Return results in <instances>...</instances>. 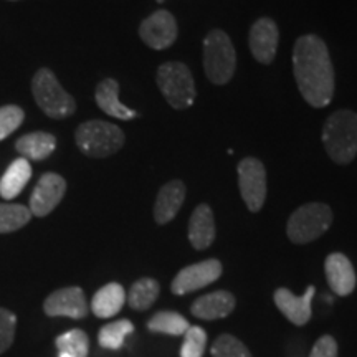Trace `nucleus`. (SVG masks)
I'll return each instance as SVG.
<instances>
[{
	"label": "nucleus",
	"instance_id": "obj_12",
	"mask_svg": "<svg viewBox=\"0 0 357 357\" xmlns=\"http://www.w3.org/2000/svg\"><path fill=\"white\" fill-rule=\"evenodd\" d=\"M66 192V181L55 172H47L40 177L30 197V212L35 217H45L55 211Z\"/></svg>",
	"mask_w": 357,
	"mask_h": 357
},
{
	"label": "nucleus",
	"instance_id": "obj_33",
	"mask_svg": "<svg viewBox=\"0 0 357 357\" xmlns=\"http://www.w3.org/2000/svg\"><path fill=\"white\" fill-rule=\"evenodd\" d=\"M158 2H164V0H158Z\"/></svg>",
	"mask_w": 357,
	"mask_h": 357
},
{
	"label": "nucleus",
	"instance_id": "obj_18",
	"mask_svg": "<svg viewBox=\"0 0 357 357\" xmlns=\"http://www.w3.org/2000/svg\"><path fill=\"white\" fill-rule=\"evenodd\" d=\"M215 240V218L207 204L199 205L189 220V242L195 250L208 248Z\"/></svg>",
	"mask_w": 357,
	"mask_h": 357
},
{
	"label": "nucleus",
	"instance_id": "obj_7",
	"mask_svg": "<svg viewBox=\"0 0 357 357\" xmlns=\"http://www.w3.org/2000/svg\"><path fill=\"white\" fill-rule=\"evenodd\" d=\"M158 86L174 109H185L194 105V77H192L189 66L181 61H167L159 66Z\"/></svg>",
	"mask_w": 357,
	"mask_h": 357
},
{
	"label": "nucleus",
	"instance_id": "obj_30",
	"mask_svg": "<svg viewBox=\"0 0 357 357\" xmlns=\"http://www.w3.org/2000/svg\"><path fill=\"white\" fill-rule=\"evenodd\" d=\"M24 109L19 108V106H2V108H0V141H3L6 137L10 136V134L24 123Z\"/></svg>",
	"mask_w": 357,
	"mask_h": 357
},
{
	"label": "nucleus",
	"instance_id": "obj_2",
	"mask_svg": "<svg viewBox=\"0 0 357 357\" xmlns=\"http://www.w3.org/2000/svg\"><path fill=\"white\" fill-rule=\"evenodd\" d=\"M326 153L336 164H349L357 155V113L339 109L326 119L323 128Z\"/></svg>",
	"mask_w": 357,
	"mask_h": 357
},
{
	"label": "nucleus",
	"instance_id": "obj_20",
	"mask_svg": "<svg viewBox=\"0 0 357 357\" xmlns=\"http://www.w3.org/2000/svg\"><path fill=\"white\" fill-rule=\"evenodd\" d=\"M126 303V291L119 283H108L98 289L91 300V311L98 318H113L123 310Z\"/></svg>",
	"mask_w": 357,
	"mask_h": 357
},
{
	"label": "nucleus",
	"instance_id": "obj_6",
	"mask_svg": "<svg viewBox=\"0 0 357 357\" xmlns=\"http://www.w3.org/2000/svg\"><path fill=\"white\" fill-rule=\"evenodd\" d=\"M235 66L236 55L229 35L223 30L208 32L204 42V68L207 78L213 84L229 83L235 73Z\"/></svg>",
	"mask_w": 357,
	"mask_h": 357
},
{
	"label": "nucleus",
	"instance_id": "obj_31",
	"mask_svg": "<svg viewBox=\"0 0 357 357\" xmlns=\"http://www.w3.org/2000/svg\"><path fill=\"white\" fill-rule=\"evenodd\" d=\"M15 326L17 316L6 307H0V354L12 346L15 339Z\"/></svg>",
	"mask_w": 357,
	"mask_h": 357
},
{
	"label": "nucleus",
	"instance_id": "obj_10",
	"mask_svg": "<svg viewBox=\"0 0 357 357\" xmlns=\"http://www.w3.org/2000/svg\"><path fill=\"white\" fill-rule=\"evenodd\" d=\"M47 316H66L71 319H83L88 316L89 306L83 289L79 287H68L53 291L43 303Z\"/></svg>",
	"mask_w": 357,
	"mask_h": 357
},
{
	"label": "nucleus",
	"instance_id": "obj_23",
	"mask_svg": "<svg viewBox=\"0 0 357 357\" xmlns=\"http://www.w3.org/2000/svg\"><path fill=\"white\" fill-rule=\"evenodd\" d=\"M160 284L154 278H141L129 289L126 300L128 305L136 311H146L154 305L159 298Z\"/></svg>",
	"mask_w": 357,
	"mask_h": 357
},
{
	"label": "nucleus",
	"instance_id": "obj_24",
	"mask_svg": "<svg viewBox=\"0 0 357 357\" xmlns=\"http://www.w3.org/2000/svg\"><path fill=\"white\" fill-rule=\"evenodd\" d=\"M189 328V321L176 311H159L147 321V329L151 333L167 334V336H184Z\"/></svg>",
	"mask_w": 357,
	"mask_h": 357
},
{
	"label": "nucleus",
	"instance_id": "obj_11",
	"mask_svg": "<svg viewBox=\"0 0 357 357\" xmlns=\"http://www.w3.org/2000/svg\"><path fill=\"white\" fill-rule=\"evenodd\" d=\"M139 37L154 50H166L177 40V22L167 10H158L139 26Z\"/></svg>",
	"mask_w": 357,
	"mask_h": 357
},
{
	"label": "nucleus",
	"instance_id": "obj_4",
	"mask_svg": "<svg viewBox=\"0 0 357 357\" xmlns=\"http://www.w3.org/2000/svg\"><path fill=\"white\" fill-rule=\"evenodd\" d=\"M32 93L38 108L53 119H65L75 113L77 102L65 91L52 70L40 68L32 82Z\"/></svg>",
	"mask_w": 357,
	"mask_h": 357
},
{
	"label": "nucleus",
	"instance_id": "obj_22",
	"mask_svg": "<svg viewBox=\"0 0 357 357\" xmlns=\"http://www.w3.org/2000/svg\"><path fill=\"white\" fill-rule=\"evenodd\" d=\"M15 149L26 160H43L56 149V139L48 132H30L17 141Z\"/></svg>",
	"mask_w": 357,
	"mask_h": 357
},
{
	"label": "nucleus",
	"instance_id": "obj_3",
	"mask_svg": "<svg viewBox=\"0 0 357 357\" xmlns=\"http://www.w3.org/2000/svg\"><path fill=\"white\" fill-rule=\"evenodd\" d=\"M75 141L78 149L89 158H109L124 146V132L116 124L93 119L79 124Z\"/></svg>",
	"mask_w": 357,
	"mask_h": 357
},
{
	"label": "nucleus",
	"instance_id": "obj_26",
	"mask_svg": "<svg viewBox=\"0 0 357 357\" xmlns=\"http://www.w3.org/2000/svg\"><path fill=\"white\" fill-rule=\"evenodd\" d=\"M58 354H66L70 357H88L89 337L83 329H71L68 333L60 334L55 339Z\"/></svg>",
	"mask_w": 357,
	"mask_h": 357
},
{
	"label": "nucleus",
	"instance_id": "obj_5",
	"mask_svg": "<svg viewBox=\"0 0 357 357\" xmlns=\"http://www.w3.org/2000/svg\"><path fill=\"white\" fill-rule=\"evenodd\" d=\"M333 211L329 205L311 202L301 205L289 217L287 225L288 238L296 245L314 242L328 231L333 223Z\"/></svg>",
	"mask_w": 357,
	"mask_h": 357
},
{
	"label": "nucleus",
	"instance_id": "obj_29",
	"mask_svg": "<svg viewBox=\"0 0 357 357\" xmlns=\"http://www.w3.org/2000/svg\"><path fill=\"white\" fill-rule=\"evenodd\" d=\"M205 347H207V333L199 326H190L184 334L181 357H204Z\"/></svg>",
	"mask_w": 357,
	"mask_h": 357
},
{
	"label": "nucleus",
	"instance_id": "obj_9",
	"mask_svg": "<svg viewBox=\"0 0 357 357\" xmlns=\"http://www.w3.org/2000/svg\"><path fill=\"white\" fill-rule=\"evenodd\" d=\"M222 263L215 260V258L194 263V265L182 268V270L178 271L176 278L172 280L171 291L174 294H178V296L192 291H197V289H202L205 287H208V284L215 283V281L222 276Z\"/></svg>",
	"mask_w": 357,
	"mask_h": 357
},
{
	"label": "nucleus",
	"instance_id": "obj_14",
	"mask_svg": "<svg viewBox=\"0 0 357 357\" xmlns=\"http://www.w3.org/2000/svg\"><path fill=\"white\" fill-rule=\"evenodd\" d=\"M326 280L337 296H349L354 291L357 278L349 258L342 253H331L324 261Z\"/></svg>",
	"mask_w": 357,
	"mask_h": 357
},
{
	"label": "nucleus",
	"instance_id": "obj_17",
	"mask_svg": "<svg viewBox=\"0 0 357 357\" xmlns=\"http://www.w3.org/2000/svg\"><path fill=\"white\" fill-rule=\"evenodd\" d=\"M185 200V185L184 182L171 181L159 190L158 199L154 204V218L159 225H166L176 218Z\"/></svg>",
	"mask_w": 357,
	"mask_h": 357
},
{
	"label": "nucleus",
	"instance_id": "obj_25",
	"mask_svg": "<svg viewBox=\"0 0 357 357\" xmlns=\"http://www.w3.org/2000/svg\"><path fill=\"white\" fill-rule=\"evenodd\" d=\"M134 331V324L129 319H119L102 326L98 334V342L109 351H118L124 346V339Z\"/></svg>",
	"mask_w": 357,
	"mask_h": 357
},
{
	"label": "nucleus",
	"instance_id": "obj_8",
	"mask_svg": "<svg viewBox=\"0 0 357 357\" xmlns=\"http://www.w3.org/2000/svg\"><path fill=\"white\" fill-rule=\"evenodd\" d=\"M242 199L250 212H260L266 199V171L255 158H245L236 167Z\"/></svg>",
	"mask_w": 357,
	"mask_h": 357
},
{
	"label": "nucleus",
	"instance_id": "obj_13",
	"mask_svg": "<svg viewBox=\"0 0 357 357\" xmlns=\"http://www.w3.org/2000/svg\"><path fill=\"white\" fill-rule=\"evenodd\" d=\"M278 26L271 19H260L250 29V50L257 61L263 65L271 63L278 50Z\"/></svg>",
	"mask_w": 357,
	"mask_h": 357
},
{
	"label": "nucleus",
	"instance_id": "obj_19",
	"mask_svg": "<svg viewBox=\"0 0 357 357\" xmlns=\"http://www.w3.org/2000/svg\"><path fill=\"white\" fill-rule=\"evenodd\" d=\"M119 83L113 78H106L96 86L95 98L96 105L100 106L101 111H105L106 114L113 116V118L123 119V121H129V119L137 118L136 111L129 109L128 106H124L119 101Z\"/></svg>",
	"mask_w": 357,
	"mask_h": 357
},
{
	"label": "nucleus",
	"instance_id": "obj_27",
	"mask_svg": "<svg viewBox=\"0 0 357 357\" xmlns=\"http://www.w3.org/2000/svg\"><path fill=\"white\" fill-rule=\"evenodd\" d=\"M32 218L29 207L20 204H0V234H10L25 227Z\"/></svg>",
	"mask_w": 357,
	"mask_h": 357
},
{
	"label": "nucleus",
	"instance_id": "obj_15",
	"mask_svg": "<svg viewBox=\"0 0 357 357\" xmlns=\"http://www.w3.org/2000/svg\"><path fill=\"white\" fill-rule=\"evenodd\" d=\"M316 288L310 287L303 296H294L288 288H278L273 294L275 305L294 326H305L311 319V301Z\"/></svg>",
	"mask_w": 357,
	"mask_h": 357
},
{
	"label": "nucleus",
	"instance_id": "obj_16",
	"mask_svg": "<svg viewBox=\"0 0 357 357\" xmlns=\"http://www.w3.org/2000/svg\"><path fill=\"white\" fill-rule=\"evenodd\" d=\"M236 300L230 291L225 289H218V291L204 294L199 300H195L190 306L192 316L199 319L205 321H213V319H222L231 314V311L235 310Z\"/></svg>",
	"mask_w": 357,
	"mask_h": 357
},
{
	"label": "nucleus",
	"instance_id": "obj_28",
	"mask_svg": "<svg viewBox=\"0 0 357 357\" xmlns=\"http://www.w3.org/2000/svg\"><path fill=\"white\" fill-rule=\"evenodd\" d=\"M211 354L212 357H253L248 347L231 334H220L212 344Z\"/></svg>",
	"mask_w": 357,
	"mask_h": 357
},
{
	"label": "nucleus",
	"instance_id": "obj_21",
	"mask_svg": "<svg viewBox=\"0 0 357 357\" xmlns=\"http://www.w3.org/2000/svg\"><path fill=\"white\" fill-rule=\"evenodd\" d=\"M32 177V166L25 158L15 159L0 178V197L13 200Z\"/></svg>",
	"mask_w": 357,
	"mask_h": 357
},
{
	"label": "nucleus",
	"instance_id": "obj_32",
	"mask_svg": "<svg viewBox=\"0 0 357 357\" xmlns=\"http://www.w3.org/2000/svg\"><path fill=\"white\" fill-rule=\"evenodd\" d=\"M310 357H337V342L329 334L321 336L312 346Z\"/></svg>",
	"mask_w": 357,
	"mask_h": 357
},
{
	"label": "nucleus",
	"instance_id": "obj_1",
	"mask_svg": "<svg viewBox=\"0 0 357 357\" xmlns=\"http://www.w3.org/2000/svg\"><path fill=\"white\" fill-rule=\"evenodd\" d=\"M293 71L301 96L312 108H324L334 96V68L326 43L316 35H303L293 50Z\"/></svg>",
	"mask_w": 357,
	"mask_h": 357
}]
</instances>
